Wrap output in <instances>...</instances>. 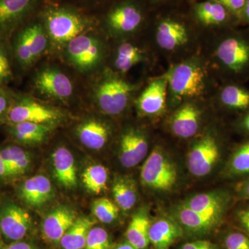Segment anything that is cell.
Returning a JSON list of instances; mask_svg holds the SVG:
<instances>
[{
	"label": "cell",
	"mask_w": 249,
	"mask_h": 249,
	"mask_svg": "<svg viewBox=\"0 0 249 249\" xmlns=\"http://www.w3.org/2000/svg\"><path fill=\"white\" fill-rule=\"evenodd\" d=\"M51 45L45 27L34 23L18 33L14 42V55L19 66L31 68L48 50Z\"/></svg>",
	"instance_id": "cell-7"
},
{
	"label": "cell",
	"mask_w": 249,
	"mask_h": 249,
	"mask_svg": "<svg viewBox=\"0 0 249 249\" xmlns=\"http://www.w3.org/2000/svg\"><path fill=\"white\" fill-rule=\"evenodd\" d=\"M224 173L229 178L249 175V141L232 153L226 165Z\"/></svg>",
	"instance_id": "cell-33"
},
{
	"label": "cell",
	"mask_w": 249,
	"mask_h": 249,
	"mask_svg": "<svg viewBox=\"0 0 249 249\" xmlns=\"http://www.w3.org/2000/svg\"><path fill=\"white\" fill-rule=\"evenodd\" d=\"M83 184L90 193L98 195L107 189V170L102 165L95 164L88 167L83 172Z\"/></svg>",
	"instance_id": "cell-32"
},
{
	"label": "cell",
	"mask_w": 249,
	"mask_h": 249,
	"mask_svg": "<svg viewBox=\"0 0 249 249\" xmlns=\"http://www.w3.org/2000/svg\"><path fill=\"white\" fill-rule=\"evenodd\" d=\"M220 99L231 109L244 110L249 108V91L237 85L225 87L221 92Z\"/></svg>",
	"instance_id": "cell-34"
},
{
	"label": "cell",
	"mask_w": 249,
	"mask_h": 249,
	"mask_svg": "<svg viewBox=\"0 0 249 249\" xmlns=\"http://www.w3.org/2000/svg\"><path fill=\"white\" fill-rule=\"evenodd\" d=\"M141 9L134 3L126 1L117 5L107 16V26L115 35H127L135 32L142 22Z\"/></svg>",
	"instance_id": "cell-13"
},
{
	"label": "cell",
	"mask_w": 249,
	"mask_h": 249,
	"mask_svg": "<svg viewBox=\"0 0 249 249\" xmlns=\"http://www.w3.org/2000/svg\"><path fill=\"white\" fill-rule=\"evenodd\" d=\"M75 132L82 145L93 150H99L106 146L110 135L109 126L93 118L82 121L76 126Z\"/></svg>",
	"instance_id": "cell-20"
},
{
	"label": "cell",
	"mask_w": 249,
	"mask_h": 249,
	"mask_svg": "<svg viewBox=\"0 0 249 249\" xmlns=\"http://www.w3.org/2000/svg\"><path fill=\"white\" fill-rule=\"evenodd\" d=\"M36 0H0V36H7L34 9Z\"/></svg>",
	"instance_id": "cell-18"
},
{
	"label": "cell",
	"mask_w": 249,
	"mask_h": 249,
	"mask_svg": "<svg viewBox=\"0 0 249 249\" xmlns=\"http://www.w3.org/2000/svg\"><path fill=\"white\" fill-rule=\"evenodd\" d=\"M67 114L58 108L27 96L13 97L6 114L9 124L30 122L55 127L65 121Z\"/></svg>",
	"instance_id": "cell-3"
},
{
	"label": "cell",
	"mask_w": 249,
	"mask_h": 249,
	"mask_svg": "<svg viewBox=\"0 0 249 249\" xmlns=\"http://www.w3.org/2000/svg\"><path fill=\"white\" fill-rule=\"evenodd\" d=\"M52 166L55 179L64 188H74L77 185L74 157L66 147L60 146L52 155Z\"/></svg>",
	"instance_id": "cell-23"
},
{
	"label": "cell",
	"mask_w": 249,
	"mask_h": 249,
	"mask_svg": "<svg viewBox=\"0 0 249 249\" xmlns=\"http://www.w3.org/2000/svg\"><path fill=\"white\" fill-rule=\"evenodd\" d=\"M229 11L231 14L235 17L242 19L247 0H214Z\"/></svg>",
	"instance_id": "cell-39"
},
{
	"label": "cell",
	"mask_w": 249,
	"mask_h": 249,
	"mask_svg": "<svg viewBox=\"0 0 249 249\" xmlns=\"http://www.w3.org/2000/svg\"><path fill=\"white\" fill-rule=\"evenodd\" d=\"M84 249H111L107 232L103 228H91L87 237Z\"/></svg>",
	"instance_id": "cell-36"
},
{
	"label": "cell",
	"mask_w": 249,
	"mask_h": 249,
	"mask_svg": "<svg viewBox=\"0 0 249 249\" xmlns=\"http://www.w3.org/2000/svg\"><path fill=\"white\" fill-rule=\"evenodd\" d=\"M181 249H221L219 246L208 240H196L187 242Z\"/></svg>",
	"instance_id": "cell-41"
},
{
	"label": "cell",
	"mask_w": 249,
	"mask_h": 249,
	"mask_svg": "<svg viewBox=\"0 0 249 249\" xmlns=\"http://www.w3.org/2000/svg\"><path fill=\"white\" fill-rule=\"evenodd\" d=\"M157 42L160 48L173 51L186 45L189 40L186 26L176 19L165 18L157 28Z\"/></svg>",
	"instance_id": "cell-22"
},
{
	"label": "cell",
	"mask_w": 249,
	"mask_h": 249,
	"mask_svg": "<svg viewBox=\"0 0 249 249\" xmlns=\"http://www.w3.org/2000/svg\"><path fill=\"white\" fill-rule=\"evenodd\" d=\"M168 82L164 77L154 80L137 98V109L143 116L160 115L166 106Z\"/></svg>",
	"instance_id": "cell-17"
},
{
	"label": "cell",
	"mask_w": 249,
	"mask_h": 249,
	"mask_svg": "<svg viewBox=\"0 0 249 249\" xmlns=\"http://www.w3.org/2000/svg\"><path fill=\"white\" fill-rule=\"evenodd\" d=\"M236 219L241 227L249 233V206L237 211Z\"/></svg>",
	"instance_id": "cell-42"
},
{
	"label": "cell",
	"mask_w": 249,
	"mask_h": 249,
	"mask_svg": "<svg viewBox=\"0 0 249 249\" xmlns=\"http://www.w3.org/2000/svg\"><path fill=\"white\" fill-rule=\"evenodd\" d=\"M147 210L142 209L134 214L127 228V242L136 249H145L150 244L149 232L151 226Z\"/></svg>",
	"instance_id": "cell-26"
},
{
	"label": "cell",
	"mask_w": 249,
	"mask_h": 249,
	"mask_svg": "<svg viewBox=\"0 0 249 249\" xmlns=\"http://www.w3.org/2000/svg\"><path fill=\"white\" fill-rule=\"evenodd\" d=\"M143 59L142 51L130 42H124L118 47L114 58V67L121 73L129 71Z\"/></svg>",
	"instance_id": "cell-31"
},
{
	"label": "cell",
	"mask_w": 249,
	"mask_h": 249,
	"mask_svg": "<svg viewBox=\"0 0 249 249\" xmlns=\"http://www.w3.org/2000/svg\"><path fill=\"white\" fill-rule=\"evenodd\" d=\"M19 196L25 204L39 207L51 200L53 196L52 183L45 175L28 178L19 188Z\"/></svg>",
	"instance_id": "cell-21"
},
{
	"label": "cell",
	"mask_w": 249,
	"mask_h": 249,
	"mask_svg": "<svg viewBox=\"0 0 249 249\" xmlns=\"http://www.w3.org/2000/svg\"><path fill=\"white\" fill-rule=\"evenodd\" d=\"M13 78L11 64L6 49L0 42V87H4Z\"/></svg>",
	"instance_id": "cell-38"
},
{
	"label": "cell",
	"mask_w": 249,
	"mask_h": 249,
	"mask_svg": "<svg viewBox=\"0 0 249 249\" xmlns=\"http://www.w3.org/2000/svg\"><path fill=\"white\" fill-rule=\"evenodd\" d=\"M32 84L37 94L57 102H67L74 93V86L71 78L55 67L41 68L34 75Z\"/></svg>",
	"instance_id": "cell-8"
},
{
	"label": "cell",
	"mask_w": 249,
	"mask_h": 249,
	"mask_svg": "<svg viewBox=\"0 0 249 249\" xmlns=\"http://www.w3.org/2000/svg\"><path fill=\"white\" fill-rule=\"evenodd\" d=\"M224 245L226 249H249V237L240 232H231L225 236Z\"/></svg>",
	"instance_id": "cell-37"
},
{
	"label": "cell",
	"mask_w": 249,
	"mask_h": 249,
	"mask_svg": "<svg viewBox=\"0 0 249 249\" xmlns=\"http://www.w3.org/2000/svg\"><path fill=\"white\" fill-rule=\"evenodd\" d=\"M220 152L217 140L212 135L204 136L193 145L188 155V168L196 178H203L213 171Z\"/></svg>",
	"instance_id": "cell-9"
},
{
	"label": "cell",
	"mask_w": 249,
	"mask_h": 249,
	"mask_svg": "<svg viewBox=\"0 0 249 249\" xmlns=\"http://www.w3.org/2000/svg\"><path fill=\"white\" fill-rule=\"evenodd\" d=\"M0 151L6 165L7 177L23 175L30 167V155L22 147L8 145Z\"/></svg>",
	"instance_id": "cell-29"
},
{
	"label": "cell",
	"mask_w": 249,
	"mask_h": 249,
	"mask_svg": "<svg viewBox=\"0 0 249 249\" xmlns=\"http://www.w3.org/2000/svg\"><path fill=\"white\" fill-rule=\"evenodd\" d=\"M182 228L172 218H160L152 223L149 239L155 249H169L183 234Z\"/></svg>",
	"instance_id": "cell-24"
},
{
	"label": "cell",
	"mask_w": 249,
	"mask_h": 249,
	"mask_svg": "<svg viewBox=\"0 0 249 249\" xmlns=\"http://www.w3.org/2000/svg\"><path fill=\"white\" fill-rule=\"evenodd\" d=\"M64 49L67 62L83 73L96 70L102 63L104 57L103 42L88 32L75 37Z\"/></svg>",
	"instance_id": "cell-6"
},
{
	"label": "cell",
	"mask_w": 249,
	"mask_h": 249,
	"mask_svg": "<svg viewBox=\"0 0 249 249\" xmlns=\"http://www.w3.org/2000/svg\"><path fill=\"white\" fill-rule=\"evenodd\" d=\"M10 135L16 142L33 145L45 142L52 132L53 127L30 122L10 124Z\"/></svg>",
	"instance_id": "cell-25"
},
{
	"label": "cell",
	"mask_w": 249,
	"mask_h": 249,
	"mask_svg": "<svg viewBox=\"0 0 249 249\" xmlns=\"http://www.w3.org/2000/svg\"><path fill=\"white\" fill-rule=\"evenodd\" d=\"M242 125H243V127L245 129V130L249 133V113L245 116V119H244L243 122H242Z\"/></svg>",
	"instance_id": "cell-48"
},
{
	"label": "cell",
	"mask_w": 249,
	"mask_h": 249,
	"mask_svg": "<svg viewBox=\"0 0 249 249\" xmlns=\"http://www.w3.org/2000/svg\"><path fill=\"white\" fill-rule=\"evenodd\" d=\"M148 142L143 132L137 128L126 130L119 142V158L126 168H134L146 157Z\"/></svg>",
	"instance_id": "cell-14"
},
{
	"label": "cell",
	"mask_w": 249,
	"mask_h": 249,
	"mask_svg": "<svg viewBox=\"0 0 249 249\" xmlns=\"http://www.w3.org/2000/svg\"><path fill=\"white\" fill-rule=\"evenodd\" d=\"M114 249H136L133 246L131 245L129 242H125V243L121 244V245L118 246Z\"/></svg>",
	"instance_id": "cell-47"
},
{
	"label": "cell",
	"mask_w": 249,
	"mask_h": 249,
	"mask_svg": "<svg viewBox=\"0 0 249 249\" xmlns=\"http://www.w3.org/2000/svg\"><path fill=\"white\" fill-rule=\"evenodd\" d=\"M92 211L100 222L111 224L117 219L119 207L107 198H100L93 202Z\"/></svg>",
	"instance_id": "cell-35"
},
{
	"label": "cell",
	"mask_w": 249,
	"mask_h": 249,
	"mask_svg": "<svg viewBox=\"0 0 249 249\" xmlns=\"http://www.w3.org/2000/svg\"><path fill=\"white\" fill-rule=\"evenodd\" d=\"M230 13L222 4L214 1H202L195 7V15L197 20L205 26H217L229 20Z\"/></svg>",
	"instance_id": "cell-28"
},
{
	"label": "cell",
	"mask_w": 249,
	"mask_h": 249,
	"mask_svg": "<svg viewBox=\"0 0 249 249\" xmlns=\"http://www.w3.org/2000/svg\"><path fill=\"white\" fill-rule=\"evenodd\" d=\"M12 99V93L4 89V87H1L0 88V122L3 119H6Z\"/></svg>",
	"instance_id": "cell-40"
},
{
	"label": "cell",
	"mask_w": 249,
	"mask_h": 249,
	"mask_svg": "<svg viewBox=\"0 0 249 249\" xmlns=\"http://www.w3.org/2000/svg\"><path fill=\"white\" fill-rule=\"evenodd\" d=\"M112 193L116 204L124 211L132 209L137 202L135 185L128 178L124 177L116 178L113 184Z\"/></svg>",
	"instance_id": "cell-30"
},
{
	"label": "cell",
	"mask_w": 249,
	"mask_h": 249,
	"mask_svg": "<svg viewBox=\"0 0 249 249\" xmlns=\"http://www.w3.org/2000/svg\"><path fill=\"white\" fill-rule=\"evenodd\" d=\"M242 19H245L246 22L249 23V0H247V1H246Z\"/></svg>",
	"instance_id": "cell-46"
},
{
	"label": "cell",
	"mask_w": 249,
	"mask_h": 249,
	"mask_svg": "<svg viewBox=\"0 0 249 249\" xmlns=\"http://www.w3.org/2000/svg\"><path fill=\"white\" fill-rule=\"evenodd\" d=\"M136 89V85L114 72L105 71L93 85V101L104 114L118 116L125 110Z\"/></svg>",
	"instance_id": "cell-2"
},
{
	"label": "cell",
	"mask_w": 249,
	"mask_h": 249,
	"mask_svg": "<svg viewBox=\"0 0 249 249\" xmlns=\"http://www.w3.org/2000/svg\"><path fill=\"white\" fill-rule=\"evenodd\" d=\"M2 249H39L35 245L22 241L14 242L7 246H4Z\"/></svg>",
	"instance_id": "cell-44"
},
{
	"label": "cell",
	"mask_w": 249,
	"mask_h": 249,
	"mask_svg": "<svg viewBox=\"0 0 249 249\" xmlns=\"http://www.w3.org/2000/svg\"><path fill=\"white\" fill-rule=\"evenodd\" d=\"M163 77L168 82L170 94L175 101L196 97L204 92V71L196 62L178 64L170 69Z\"/></svg>",
	"instance_id": "cell-4"
},
{
	"label": "cell",
	"mask_w": 249,
	"mask_h": 249,
	"mask_svg": "<svg viewBox=\"0 0 249 249\" xmlns=\"http://www.w3.org/2000/svg\"><path fill=\"white\" fill-rule=\"evenodd\" d=\"M4 247V242H3L2 238H1V232L0 231V249H2Z\"/></svg>",
	"instance_id": "cell-49"
},
{
	"label": "cell",
	"mask_w": 249,
	"mask_h": 249,
	"mask_svg": "<svg viewBox=\"0 0 249 249\" xmlns=\"http://www.w3.org/2000/svg\"><path fill=\"white\" fill-rule=\"evenodd\" d=\"M95 224L96 222L89 217L77 218L60 240L62 249H84L88 233Z\"/></svg>",
	"instance_id": "cell-27"
},
{
	"label": "cell",
	"mask_w": 249,
	"mask_h": 249,
	"mask_svg": "<svg viewBox=\"0 0 249 249\" xmlns=\"http://www.w3.org/2000/svg\"><path fill=\"white\" fill-rule=\"evenodd\" d=\"M76 213L67 206L55 208L46 215L42 224L44 239L53 244L60 243L65 232L76 220Z\"/></svg>",
	"instance_id": "cell-16"
},
{
	"label": "cell",
	"mask_w": 249,
	"mask_h": 249,
	"mask_svg": "<svg viewBox=\"0 0 249 249\" xmlns=\"http://www.w3.org/2000/svg\"><path fill=\"white\" fill-rule=\"evenodd\" d=\"M174 219L183 231L194 236L209 235L221 225L222 222L199 213L184 205H177L172 210Z\"/></svg>",
	"instance_id": "cell-15"
},
{
	"label": "cell",
	"mask_w": 249,
	"mask_h": 249,
	"mask_svg": "<svg viewBox=\"0 0 249 249\" xmlns=\"http://www.w3.org/2000/svg\"><path fill=\"white\" fill-rule=\"evenodd\" d=\"M44 23L51 45L64 49L70 41L86 34L91 27L88 18L67 8H49L43 16Z\"/></svg>",
	"instance_id": "cell-1"
},
{
	"label": "cell",
	"mask_w": 249,
	"mask_h": 249,
	"mask_svg": "<svg viewBox=\"0 0 249 249\" xmlns=\"http://www.w3.org/2000/svg\"><path fill=\"white\" fill-rule=\"evenodd\" d=\"M0 88H1V87H0Z\"/></svg>",
	"instance_id": "cell-50"
},
{
	"label": "cell",
	"mask_w": 249,
	"mask_h": 249,
	"mask_svg": "<svg viewBox=\"0 0 249 249\" xmlns=\"http://www.w3.org/2000/svg\"><path fill=\"white\" fill-rule=\"evenodd\" d=\"M217 56L229 71L241 73L249 66V42L240 37H227L218 46Z\"/></svg>",
	"instance_id": "cell-12"
},
{
	"label": "cell",
	"mask_w": 249,
	"mask_h": 249,
	"mask_svg": "<svg viewBox=\"0 0 249 249\" xmlns=\"http://www.w3.org/2000/svg\"><path fill=\"white\" fill-rule=\"evenodd\" d=\"M31 227L30 214L20 206L9 203L0 211V231L6 240L21 241Z\"/></svg>",
	"instance_id": "cell-10"
},
{
	"label": "cell",
	"mask_w": 249,
	"mask_h": 249,
	"mask_svg": "<svg viewBox=\"0 0 249 249\" xmlns=\"http://www.w3.org/2000/svg\"><path fill=\"white\" fill-rule=\"evenodd\" d=\"M201 119V111L199 107L193 103H185L172 116L170 129L179 138H191L197 133Z\"/></svg>",
	"instance_id": "cell-19"
},
{
	"label": "cell",
	"mask_w": 249,
	"mask_h": 249,
	"mask_svg": "<svg viewBox=\"0 0 249 249\" xmlns=\"http://www.w3.org/2000/svg\"><path fill=\"white\" fill-rule=\"evenodd\" d=\"M178 178L176 165L160 147H155L145 160L141 170L142 186L158 191H170Z\"/></svg>",
	"instance_id": "cell-5"
},
{
	"label": "cell",
	"mask_w": 249,
	"mask_h": 249,
	"mask_svg": "<svg viewBox=\"0 0 249 249\" xmlns=\"http://www.w3.org/2000/svg\"><path fill=\"white\" fill-rule=\"evenodd\" d=\"M235 191L241 199L249 200V178L239 183L236 186Z\"/></svg>",
	"instance_id": "cell-43"
},
{
	"label": "cell",
	"mask_w": 249,
	"mask_h": 249,
	"mask_svg": "<svg viewBox=\"0 0 249 249\" xmlns=\"http://www.w3.org/2000/svg\"><path fill=\"white\" fill-rule=\"evenodd\" d=\"M4 177H7V173H6V165L0 151V178H4Z\"/></svg>",
	"instance_id": "cell-45"
},
{
	"label": "cell",
	"mask_w": 249,
	"mask_h": 249,
	"mask_svg": "<svg viewBox=\"0 0 249 249\" xmlns=\"http://www.w3.org/2000/svg\"><path fill=\"white\" fill-rule=\"evenodd\" d=\"M231 198L224 191H212L192 196L181 204L206 217L223 222Z\"/></svg>",
	"instance_id": "cell-11"
}]
</instances>
